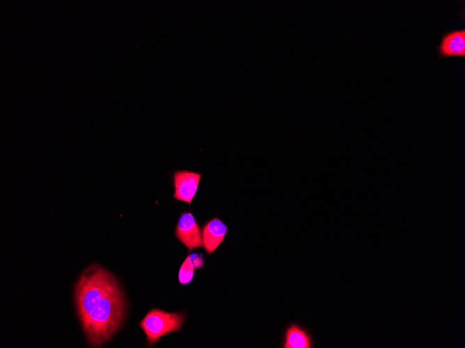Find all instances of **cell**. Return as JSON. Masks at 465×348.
Wrapping results in <instances>:
<instances>
[{
	"instance_id": "obj_4",
	"label": "cell",
	"mask_w": 465,
	"mask_h": 348,
	"mask_svg": "<svg viewBox=\"0 0 465 348\" xmlns=\"http://www.w3.org/2000/svg\"><path fill=\"white\" fill-rule=\"evenodd\" d=\"M175 235L189 251L203 246L200 227L191 212L184 211L181 214L175 229Z\"/></svg>"
},
{
	"instance_id": "obj_2",
	"label": "cell",
	"mask_w": 465,
	"mask_h": 348,
	"mask_svg": "<svg viewBox=\"0 0 465 348\" xmlns=\"http://www.w3.org/2000/svg\"><path fill=\"white\" fill-rule=\"evenodd\" d=\"M117 284L114 276L98 265H91L84 270L75 287L76 306L81 323Z\"/></svg>"
},
{
	"instance_id": "obj_9",
	"label": "cell",
	"mask_w": 465,
	"mask_h": 348,
	"mask_svg": "<svg viewBox=\"0 0 465 348\" xmlns=\"http://www.w3.org/2000/svg\"><path fill=\"white\" fill-rule=\"evenodd\" d=\"M191 257V255H188L180 268L178 279L180 284L190 283L194 277V261Z\"/></svg>"
},
{
	"instance_id": "obj_5",
	"label": "cell",
	"mask_w": 465,
	"mask_h": 348,
	"mask_svg": "<svg viewBox=\"0 0 465 348\" xmlns=\"http://www.w3.org/2000/svg\"><path fill=\"white\" fill-rule=\"evenodd\" d=\"M202 176L199 172L189 170H175L173 172L175 193L173 198L191 204L196 194Z\"/></svg>"
},
{
	"instance_id": "obj_8",
	"label": "cell",
	"mask_w": 465,
	"mask_h": 348,
	"mask_svg": "<svg viewBox=\"0 0 465 348\" xmlns=\"http://www.w3.org/2000/svg\"><path fill=\"white\" fill-rule=\"evenodd\" d=\"M283 347L310 348L312 347V339L306 330L294 324L286 330Z\"/></svg>"
},
{
	"instance_id": "obj_7",
	"label": "cell",
	"mask_w": 465,
	"mask_h": 348,
	"mask_svg": "<svg viewBox=\"0 0 465 348\" xmlns=\"http://www.w3.org/2000/svg\"><path fill=\"white\" fill-rule=\"evenodd\" d=\"M228 229V226L219 217H214L203 225V247L209 255L223 242Z\"/></svg>"
},
{
	"instance_id": "obj_6",
	"label": "cell",
	"mask_w": 465,
	"mask_h": 348,
	"mask_svg": "<svg viewBox=\"0 0 465 348\" xmlns=\"http://www.w3.org/2000/svg\"><path fill=\"white\" fill-rule=\"evenodd\" d=\"M437 50L439 58L449 56L465 58V29L453 30L443 33Z\"/></svg>"
},
{
	"instance_id": "obj_3",
	"label": "cell",
	"mask_w": 465,
	"mask_h": 348,
	"mask_svg": "<svg viewBox=\"0 0 465 348\" xmlns=\"http://www.w3.org/2000/svg\"><path fill=\"white\" fill-rule=\"evenodd\" d=\"M185 320L183 313H169L159 308L151 309L139 322L148 345H152L163 335L178 331Z\"/></svg>"
},
{
	"instance_id": "obj_1",
	"label": "cell",
	"mask_w": 465,
	"mask_h": 348,
	"mask_svg": "<svg viewBox=\"0 0 465 348\" xmlns=\"http://www.w3.org/2000/svg\"><path fill=\"white\" fill-rule=\"evenodd\" d=\"M125 315V301L118 284L96 305L81 323L89 345L102 346L118 329Z\"/></svg>"
}]
</instances>
